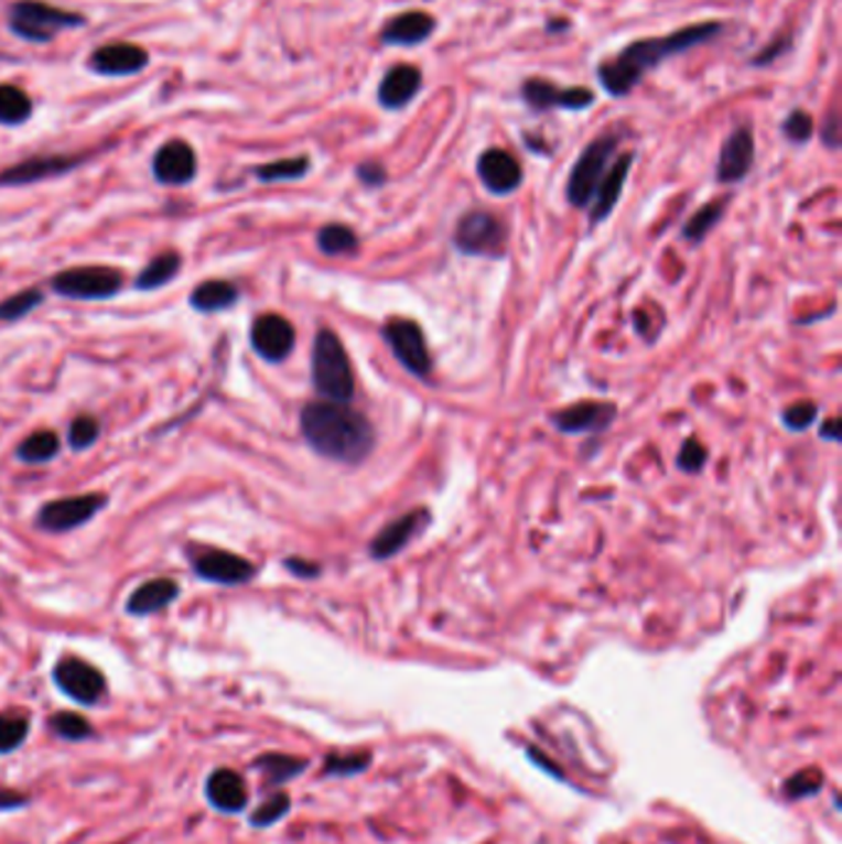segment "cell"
Wrapping results in <instances>:
<instances>
[{
  "label": "cell",
  "instance_id": "cell-14",
  "mask_svg": "<svg viewBox=\"0 0 842 844\" xmlns=\"http://www.w3.org/2000/svg\"><path fill=\"white\" fill-rule=\"evenodd\" d=\"M754 156H756V143H754L752 127H748V123L736 127L732 133H728V139L722 147V153H719L716 181L719 183L744 181L754 166Z\"/></svg>",
  "mask_w": 842,
  "mask_h": 844
},
{
  "label": "cell",
  "instance_id": "cell-33",
  "mask_svg": "<svg viewBox=\"0 0 842 844\" xmlns=\"http://www.w3.org/2000/svg\"><path fill=\"white\" fill-rule=\"evenodd\" d=\"M724 208L726 203L724 201H714L710 205H704V208L697 210L690 220H687L684 225V238L690 242H700L704 240L706 235H710L714 230V225L722 220L724 215Z\"/></svg>",
  "mask_w": 842,
  "mask_h": 844
},
{
  "label": "cell",
  "instance_id": "cell-26",
  "mask_svg": "<svg viewBox=\"0 0 842 844\" xmlns=\"http://www.w3.org/2000/svg\"><path fill=\"white\" fill-rule=\"evenodd\" d=\"M238 286L225 282V280H208L195 286L191 292V306L195 312L203 314H213V312H225L230 309L235 302H238Z\"/></svg>",
  "mask_w": 842,
  "mask_h": 844
},
{
  "label": "cell",
  "instance_id": "cell-8",
  "mask_svg": "<svg viewBox=\"0 0 842 844\" xmlns=\"http://www.w3.org/2000/svg\"><path fill=\"white\" fill-rule=\"evenodd\" d=\"M384 338L390 346V351L400 361L406 370L425 378L430 370H433V358H430L425 336L420 332V326L415 322H408V318H393L384 326Z\"/></svg>",
  "mask_w": 842,
  "mask_h": 844
},
{
  "label": "cell",
  "instance_id": "cell-42",
  "mask_svg": "<svg viewBox=\"0 0 842 844\" xmlns=\"http://www.w3.org/2000/svg\"><path fill=\"white\" fill-rule=\"evenodd\" d=\"M816 418H818V408L813 403H808V400H803V403H796V405H790L786 410V413H784V425L788 430L800 432V430H806V428L813 425Z\"/></svg>",
  "mask_w": 842,
  "mask_h": 844
},
{
  "label": "cell",
  "instance_id": "cell-10",
  "mask_svg": "<svg viewBox=\"0 0 842 844\" xmlns=\"http://www.w3.org/2000/svg\"><path fill=\"white\" fill-rule=\"evenodd\" d=\"M107 507L105 494H79V497H63L45 504L37 513V527L53 533L72 531L87 523L99 509Z\"/></svg>",
  "mask_w": 842,
  "mask_h": 844
},
{
  "label": "cell",
  "instance_id": "cell-7",
  "mask_svg": "<svg viewBox=\"0 0 842 844\" xmlns=\"http://www.w3.org/2000/svg\"><path fill=\"white\" fill-rule=\"evenodd\" d=\"M53 679L60 692L79 706H95L107 694V679L95 664L79 657H63L53 667Z\"/></svg>",
  "mask_w": 842,
  "mask_h": 844
},
{
  "label": "cell",
  "instance_id": "cell-22",
  "mask_svg": "<svg viewBox=\"0 0 842 844\" xmlns=\"http://www.w3.org/2000/svg\"><path fill=\"white\" fill-rule=\"evenodd\" d=\"M423 89V72L413 65H396L378 85V105L390 111L406 109Z\"/></svg>",
  "mask_w": 842,
  "mask_h": 844
},
{
  "label": "cell",
  "instance_id": "cell-21",
  "mask_svg": "<svg viewBox=\"0 0 842 844\" xmlns=\"http://www.w3.org/2000/svg\"><path fill=\"white\" fill-rule=\"evenodd\" d=\"M85 156H35L23 163H15L8 171L0 173V185H30L45 178L63 176V173L77 169Z\"/></svg>",
  "mask_w": 842,
  "mask_h": 844
},
{
  "label": "cell",
  "instance_id": "cell-32",
  "mask_svg": "<svg viewBox=\"0 0 842 844\" xmlns=\"http://www.w3.org/2000/svg\"><path fill=\"white\" fill-rule=\"evenodd\" d=\"M306 171H310V159L296 156V159H282V161L265 163V166L255 169V176H258L262 183H277V181L302 178Z\"/></svg>",
  "mask_w": 842,
  "mask_h": 844
},
{
  "label": "cell",
  "instance_id": "cell-36",
  "mask_svg": "<svg viewBox=\"0 0 842 844\" xmlns=\"http://www.w3.org/2000/svg\"><path fill=\"white\" fill-rule=\"evenodd\" d=\"M40 304H43V292L40 290L18 292V294L8 296V300L0 302V318H3V322H18V318H23L25 314L33 312V309H37Z\"/></svg>",
  "mask_w": 842,
  "mask_h": 844
},
{
  "label": "cell",
  "instance_id": "cell-49",
  "mask_svg": "<svg viewBox=\"0 0 842 844\" xmlns=\"http://www.w3.org/2000/svg\"><path fill=\"white\" fill-rule=\"evenodd\" d=\"M569 23L566 20H561V23H549V30H566Z\"/></svg>",
  "mask_w": 842,
  "mask_h": 844
},
{
  "label": "cell",
  "instance_id": "cell-46",
  "mask_svg": "<svg viewBox=\"0 0 842 844\" xmlns=\"http://www.w3.org/2000/svg\"><path fill=\"white\" fill-rule=\"evenodd\" d=\"M30 802L28 796L18 792L13 788H0V810H20Z\"/></svg>",
  "mask_w": 842,
  "mask_h": 844
},
{
  "label": "cell",
  "instance_id": "cell-27",
  "mask_svg": "<svg viewBox=\"0 0 842 844\" xmlns=\"http://www.w3.org/2000/svg\"><path fill=\"white\" fill-rule=\"evenodd\" d=\"M255 766H258V770L265 776L267 786H284L287 780H292L302 773V770L306 768V760L284 756V754H265L255 760Z\"/></svg>",
  "mask_w": 842,
  "mask_h": 844
},
{
  "label": "cell",
  "instance_id": "cell-6",
  "mask_svg": "<svg viewBox=\"0 0 842 844\" xmlns=\"http://www.w3.org/2000/svg\"><path fill=\"white\" fill-rule=\"evenodd\" d=\"M121 284H125V274L115 267H72L53 277V290L69 300H107L115 296Z\"/></svg>",
  "mask_w": 842,
  "mask_h": 844
},
{
  "label": "cell",
  "instance_id": "cell-9",
  "mask_svg": "<svg viewBox=\"0 0 842 844\" xmlns=\"http://www.w3.org/2000/svg\"><path fill=\"white\" fill-rule=\"evenodd\" d=\"M455 245L460 252L479 255V257H497L505 250V228L492 213L475 210L467 213L457 223Z\"/></svg>",
  "mask_w": 842,
  "mask_h": 844
},
{
  "label": "cell",
  "instance_id": "cell-43",
  "mask_svg": "<svg viewBox=\"0 0 842 844\" xmlns=\"http://www.w3.org/2000/svg\"><path fill=\"white\" fill-rule=\"evenodd\" d=\"M704 462H706V450L697 440L684 442L680 455H677V465H680V469L692 472V475L704 467Z\"/></svg>",
  "mask_w": 842,
  "mask_h": 844
},
{
  "label": "cell",
  "instance_id": "cell-4",
  "mask_svg": "<svg viewBox=\"0 0 842 844\" xmlns=\"http://www.w3.org/2000/svg\"><path fill=\"white\" fill-rule=\"evenodd\" d=\"M87 20L79 13H67L40 0H18L8 13V28L28 43H50L65 30L82 28Z\"/></svg>",
  "mask_w": 842,
  "mask_h": 844
},
{
  "label": "cell",
  "instance_id": "cell-35",
  "mask_svg": "<svg viewBox=\"0 0 842 844\" xmlns=\"http://www.w3.org/2000/svg\"><path fill=\"white\" fill-rule=\"evenodd\" d=\"M50 728L55 731V734L60 738L65 740H87L95 736V728H91V724L87 722L82 714H75V712H57L50 716Z\"/></svg>",
  "mask_w": 842,
  "mask_h": 844
},
{
  "label": "cell",
  "instance_id": "cell-47",
  "mask_svg": "<svg viewBox=\"0 0 842 844\" xmlns=\"http://www.w3.org/2000/svg\"><path fill=\"white\" fill-rule=\"evenodd\" d=\"M840 137V121H838V115H830L828 117V129H823V139L828 141L830 149L838 147V139Z\"/></svg>",
  "mask_w": 842,
  "mask_h": 844
},
{
  "label": "cell",
  "instance_id": "cell-24",
  "mask_svg": "<svg viewBox=\"0 0 842 844\" xmlns=\"http://www.w3.org/2000/svg\"><path fill=\"white\" fill-rule=\"evenodd\" d=\"M630 166H633V153H623V156H618L611 163L608 173H605L601 185H598V191H595L591 223H601V220L608 218L611 210L615 208V203L620 201L623 185H625V181H628Z\"/></svg>",
  "mask_w": 842,
  "mask_h": 844
},
{
  "label": "cell",
  "instance_id": "cell-29",
  "mask_svg": "<svg viewBox=\"0 0 842 844\" xmlns=\"http://www.w3.org/2000/svg\"><path fill=\"white\" fill-rule=\"evenodd\" d=\"M181 270V255L179 252H161L159 257H153V260L147 264V270H143L139 277H137V286L139 290H159V286L169 284L173 277L179 274Z\"/></svg>",
  "mask_w": 842,
  "mask_h": 844
},
{
  "label": "cell",
  "instance_id": "cell-16",
  "mask_svg": "<svg viewBox=\"0 0 842 844\" xmlns=\"http://www.w3.org/2000/svg\"><path fill=\"white\" fill-rule=\"evenodd\" d=\"M149 65L147 50L131 43H115L97 47L89 55L87 67L101 77H129Z\"/></svg>",
  "mask_w": 842,
  "mask_h": 844
},
{
  "label": "cell",
  "instance_id": "cell-41",
  "mask_svg": "<svg viewBox=\"0 0 842 844\" xmlns=\"http://www.w3.org/2000/svg\"><path fill=\"white\" fill-rule=\"evenodd\" d=\"M820 786H823V776H820V770L808 768L803 770V773H796L788 780L786 792L790 798H803V796H813Z\"/></svg>",
  "mask_w": 842,
  "mask_h": 844
},
{
  "label": "cell",
  "instance_id": "cell-11",
  "mask_svg": "<svg viewBox=\"0 0 842 844\" xmlns=\"http://www.w3.org/2000/svg\"><path fill=\"white\" fill-rule=\"evenodd\" d=\"M193 571L210 583L242 585L252 581L255 565L238 553L220 549H198L193 553Z\"/></svg>",
  "mask_w": 842,
  "mask_h": 844
},
{
  "label": "cell",
  "instance_id": "cell-28",
  "mask_svg": "<svg viewBox=\"0 0 842 844\" xmlns=\"http://www.w3.org/2000/svg\"><path fill=\"white\" fill-rule=\"evenodd\" d=\"M33 117V101L15 85H0V123L20 127Z\"/></svg>",
  "mask_w": 842,
  "mask_h": 844
},
{
  "label": "cell",
  "instance_id": "cell-23",
  "mask_svg": "<svg viewBox=\"0 0 842 844\" xmlns=\"http://www.w3.org/2000/svg\"><path fill=\"white\" fill-rule=\"evenodd\" d=\"M435 18L428 13H420V10H410V13H400L396 18H390L388 23L381 30V40L384 45L390 47H415L428 43L435 33Z\"/></svg>",
  "mask_w": 842,
  "mask_h": 844
},
{
  "label": "cell",
  "instance_id": "cell-48",
  "mask_svg": "<svg viewBox=\"0 0 842 844\" xmlns=\"http://www.w3.org/2000/svg\"><path fill=\"white\" fill-rule=\"evenodd\" d=\"M820 435L828 437V440H833V442H838V440H840V420H838V418L828 420V425H825L823 430H820Z\"/></svg>",
  "mask_w": 842,
  "mask_h": 844
},
{
  "label": "cell",
  "instance_id": "cell-20",
  "mask_svg": "<svg viewBox=\"0 0 842 844\" xmlns=\"http://www.w3.org/2000/svg\"><path fill=\"white\" fill-rule=\"evenodd\" d=\"M205 798H208L215 810L225 812V815H235V812L248 808L250 792L240 773H235L230 768H218L205 780Z\"/></svg>",
  "mask_w": 842,
  "mask_h": 844
},
{
  "label": "cell",
  "instance_id": "cell-30",
  "mask_svg": "<svg viewBox=\"0 0 842 844\" xmlns=\"http://www.w3.org/2000/svg\"><path fill=\"white\" fill-rule=\"evenodd\" d=\"M60 452V437L53 430H37L33 435H28L18 447V459L28 462V465H43L50 462Z\"/></svg>",
  "mask_w": 842,
  "mask_h": 844
},
{
  "label": "cell",
  "instance_id": "cell-34",
  "mask_svg": "<svg viewBox=\"0 0 842 844\" xmlns=\"http://www.w3.org/2000/svg\"><path fill=\"white\" fill-rule=\"evenodd\" d=\"M316 245H320L324 255H348L356 250L358 238L346 225H326V228H322L320 235H316Z\"/></svg>",
  "mask_w": 842,
  "mask_h": 844
},
{
  "label": "cell",
  "instance_id": "cell-15",
  "mask_svg": "<svg viewBox=\"0 0 842 844\" xmlns=\"http://www.w3.org/2000/svg\"><path fill=\"white\" fill-rule=\"evenodd\" d=\"M151 169L153 178L163 185H186L195 178L198 161H195V151L186 141L173 139L156 151Z\"/></svg>",
  "mask_w": 842,
  "mask_h": 844
},
{
  "label": "cell",
  "instance_id": "cell-2",
  "mask_svg": "<svg viewBox=\"0 0 842 844\" xmlns=\"http://www.w3.org/2000/svg\"><path fill=\"white\" fill-rule=\"evenodd\" d=\"M302 435L322 457L342 465H361L376 447V430L348 403H310L302 410Z\"/></svg>",
  "mask_w": 842,
  "mask_h": 844
},
{
  "label": "cell",
  "instance_id": "cell-12",
  "mask_svg": "<svg viewBox=\"0 0 842 844\" xmlns=\"http://www.w3.org/2000/svg\"><path fill=\"white\" fill-rule=\"evenodd\" d=\"M521 99L527 101L531 109L549 111V109H569V111H583L593 107V91L583 87H557L551 82L543 79H527L521 85Z\"/></svg>",
  "mask_w": 842,
  "mask_h": 844
},
{
  "label": "cell",
  "instance_id": "cell-17",
  "mask_svg": "<svg viewBox=\"0 0 842 844\" xmlns=\"http://www.w3.org/2000/svg\"><path fill=\"white\" fill-rule=\"evenodd\" d=\"M477 176L489 193L507 195L521 185V166L509 151L487 149L477 159Z\"/></svg>",
  "mask_w": 842,
  "mask_h": 844
},
{
  "label": "cell",
  "instance_id": "cell-40",
  "mask_svg": "<svg viewBox=\"0 0 842 844\" xmlns=\"http://www.w3.org/2000/svg\"><path fill=\"white\" fill-rule=\"evenodd\" d=\"M784 133L788 141L794 143H808L810 137H813V117L803 109L790 111L788 119L784 121Z\"/></svg>",
  "mask_w": 842,
  "mask_h": 844
},
{
  "label": "cell",
  "instance_id": "cell-37",
  "mask_svg": "<svg viewBox=\"0 0 842 844\" xmlns=\"http://www.w3.org/2000/svg\"><path fill=\"white\" fill-rule=\"evenodd\" d=\"M290 796L287 792H274V796L267 798L262 805L252 812L250 822L255 827H270L274 822H280L287 812H290Z\"/></svg>",
  "mask_w": 842,
  "mask_h": 844
},
{
  "label": "cell",
  "instance_id": "cell-3",
  "mask_svg": "<svg viewBox=\"0 0 842 844\" xmlns=\"http://www.w3.org/2000/svg\"><path fill=\"white\" fill-rule=\"evenodd\" d=\"M312 380L316 393L332 403H352L354 398V370L346 348L334 332L322 328L312 348Z\"/></svg>",
  "mask_w": 842,
  "mask_h": 844
},
{
  "label": "cell",
  "instance_id": "cell-45",
  "mask_svg": "<svg viewBox=\"0 0 842 844\" xmlns=\"http://www.w3.org/2000/svg\"><path fill=\"white\" fill-rule=\"evenodd\" d=\"M284 565H287V571L294 573L296 578H304V581H312L322 573L320 565L312 563V561H304V559H287Z\"/></svg>",
  "mask_w": 842,
  "mask_h": 844
},
{
  "label": "cell",
  "instance_id": "cell-1",
  "mask_svg": "<svg viewBox=\"0 0 842 844\" xmlns=\"http://www.w3.org/2000/svg\"><path fill=\"white\" fill-rule=\"evenodd\" d=\"M719 33H722V23H697L674 30L670 35L630 43L615 55V59L603 62L598 67L601 87L611 97H628L648 72L657 69L667 59L687 53V50L710 43Z\"/></svg>",
  "mask_w": 842,
  "mask_h": 844
},
{
  "label": "cell",
  "instance_id": "cell-19",
  "mask_svg": "<svg viewBox=\"0 0 842 844\" xmlns=\"http://www.w3.org/2000/svg\"><path fill=\"white\" fill-rule=\"evenodd\" d=\"M613 418H615V405L598 403V400H583V403L559 410V413L551 418V422L561 432L581 435V432H601L605 428H611Z\"/></svg>",
  "mask_w": 842,
  "mask_h": 844
},
{
  "label": "cell",
  "instance_id": "cell-38",
  "mask_svg": "<svg viewBox=\"0 0 842 844\" xmlns=\"http://www.w3.org/2000/svg\"><path fill=\"white\" fill-rule=\"evenodd\" d=\"M371 764V756L368 754H334L326 758L324 764V773L328 776H356Z\"/></svg>",
  "mask_w": 842,
  "mask_h": 844
},
{
  "label": "cell",
  "instance_id": "cell-39",
  "mask_svg": "<svg viewBox=\"0 0 842 844\" xmlns=\"http://www.w3.org/2000/svg\"><path fill=\"white\" fill-rule=\"evenodd\" d=\"M99 437V422L91 415H79L72 420L69 425V447L72 450H87Z\"/></svg>",
  "mask_w": 842,
  "mask_h": 844
},
{
  "label": "cell",
  "instance_id": "cell-13",
  "mask_svg": "<svg viewBox=\"0 0 842 844\" xmlns=\"http://www.w3.org/2000/svg\"><path fill=\"white\" fill-rule=\"evenodd\" d=\"M250 342L255 351H258L265 361L282 364L284 358L292 354L296 334H294V326L287 322L284 316L262 314L255 318Z\"/></svg>",
  "mask_w": 842,
  "mask_h": 844
},
{
  "label": "cell",
  "instance_id": "cell-44",
  "mask_svg": "<svg viewBox=\"0 0 842 844\" xmlns=\"http://www.w3.org/2000/svg\"><path fill=\"white\" fill-rule=\"evenodd\" d=\"M356 176L364 185H371V188H378V185H384L388 178L384 166H378V163H361V166L356 169Z\"/></svg>",
  "mask_w": 842,
  "mask_h": 844
},
{
  "label": "cell",
  "instance_id": "cell-25",
  "mask_svg": "<svg viewBox=\"0 0 842 844\" xmlns=\"http://www.w3.org/2000/svg\"><path fill=\"white\" fill-rule=\"evenodd\" d=\"M179 583H173L171 578H153L149 583L139 585L137 591H133L129 595V603H127V610L131 615H153L163 610V607H169L173 600L179 598Z\"/></svg>",
  "mask_w": 842,
  "mask_h": 844
},
{
  "label": "cell",
  "instance_id": "cell-31",
  "mask_svg": "<svg viewBox=\"0 0 842 844\" xmlns=\"http://www.w3.org/2000/svg\"><path fill=\"white\" fill-rule=\"evenodd\" d=\"M30 716L23 712H0V754H13L28 740Z\"/></svg>",
  "mask_w": 842,
  "mask_h": 844
},
{
  "label": "cell",
  "instance_id": "cell-5",
  "mask_svg": "<svg viewBox=\"0 0 842 844\" xmlns=\"http://www.w3.org/2000/svg\"><path fill=\"white\" fill-rule=\"evenodd\" d=\"M620 137L615 133H603L595 141H591L589 147L583 149V153L576 161V166L571 169L569 185H566V195L569 203L576 205V208H589L595 198V191L603 181L605 173H608L615 151H618Z\"/></svg>",
  "mask_w": 842,
  "mask_h": 844
},
{
  "label": "cell",
  "instance_id": "cell-18",
  "mask_svg": "<svg viewBox=\"0 0 842 844\" xmlns=\"http://www.w3.org/2000/svg\"><path fill=\"white\" fill-rule=\"evenodd\" d=\"M428 521H430V513L425 509L403 513V517L396 519L393 523H388V527L374 539L371 555L376 561L393 559L396 553L403 551L406 545L428 527Z\"/></svg>",
  "mask_w": 842,
  "mask_h": 844
}]
</instances>
